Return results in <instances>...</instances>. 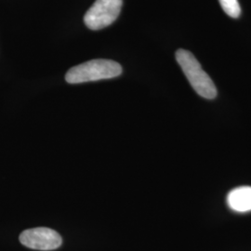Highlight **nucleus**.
Returning <instances> with one entry per match:
<instances>
[{"mask_svg": "<svg viewBox=\"0 0 251 251\" xmlns=\"http://www.w3.org/2000/svg\"><path fill=\"white\" fill-rule=\"evenodd\" d=\"M176 60L189 83L198 95L203 98L212 100L217 96V89L212 79L201 67L198 59L185 50H178Z\"/></svg>", "mask_w": 251, "mask_h": 251, "instance_id": "f03ea898", "label": "nucleus"}, {"mask_svg": "<svg viewBox=\"0 0 251 251\" xmlns=\"http://www.w3.org/2000/svg\"><path fill=\"white\" fill-rule=\"evenodd\" d=\"M228 206L236 212H248L251 210V187L241 186L233 189L227 198Z\"/></svg>", "mask_w": 251, "mask_h": 251, "instance_id": "39448f33", "label": "nucleus"}, {"mask_svg": "<svg viewBox=\"0 0 251 251\" xmlns=\"http://www.w3.org/2000/svg\"><path fill=\"white\" fill-rule=\"evenodd\" d=\"M121 74L122 67L119 63L111 60L97 59L72 67L66 74L65 80L69 84H80L114 78Z\"/></svg>", "mask_w": 251, "mask_h": 251, "instance_id": "f257e3e1", "label": "nucleus"}, {"mask_svg": "<svg viewBox=\"0 0 251 251\" xmlns=\"http://www.w3.org/2000/svg\"><path fill=\"white\" fill-rule=\"evenodd\" d=\"M219 2L228 16L234 19L240 16L241 8L238 0H219Z\"/></svg>", "mask_w": 251, "mask_h": 251, "instance_id": "423d86ee", "label": "nucleus"}, {"mask_svg": "<svg viewBox=\"0 0 251 251\" xmlns=\"http://www.w3.org/2000/svg\"><path fill=\"white\" fill-rule=\"evenodd\" d=\"M20 242L28 249L36 251H54L63 244L62 236L50 228L37 227L24 231Z\"/></svg>", "mask_w": 251, "mask_h": 251, "instance_id": "20e7f679", "label": "nucleus"}, {"mask_svg": "<svg viewBox=\"0 0 251 251\" xmlns=\"http://www.w3.org/2000/svg\"><path fill=\"white\" fill-rule=\"evenodd\" d=\"M123 0H96L84 16L90 30H100L112 25L120 14Z\"/></svg>", "mask_w": 251, "mask_h": 251, "instance_id": "7ed1b4c3", "label": "nucleus"}]
</instances>
